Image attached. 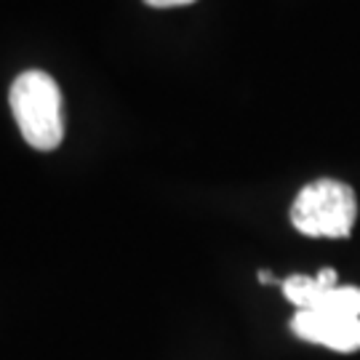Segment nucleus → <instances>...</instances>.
Instances as JSON below:
<instances>
[{
  "instance_id": "nucleus-2",
  "label": "nucleus",
  "mask_w": 360,
  "mask_h": 360,
  "mask_svg": "<svg viewBox=\"0 0 360 360\" xmlns=\"http://www.w3.org/2000/svg\"><path fill=\"white\" fill-rule=\"evenodd\" d=\"M358 219L352 187L336 179H318L302 187L291 203V224L309 238H349Z\"/></svg>"
},
{
  "instance_id": "nucleus-5",
  "label": "nucleus",
  "mask_w": 360,
  "mask_h": 360,
  "mask_svg": "<svg viewBox=\"0 0 360 360\" xmlns=\"http://www.w3.org/2000/svg\"><path fill=\"white\" fill-rule=\"evenodd\" d=\"M315 309L318 312H334V315L360 318V288H355V285H336L331 291H323Z\"/></svg>"
},
{
  "instance_id": "nucleus-4",
  "label": "nucleus",
  "mask_w": 360,
  "mask_h": 360,
  "mask_svg": "<svg viewBox=\"0 0 360 360\" xmlns=\"http://www.w3.org/2000/svg\"><path fill=\"white\" fill-rule=\"evenodd\" d=\"M281 288H283L285 299L294 307H299V312L302 309H315L323 291H328V288H323L318 283V278H309V275H291V278H285L283 283H281Z\"/></svg>"
},
{
  "instance_id": "nucleus-3",
  "label": "nucleus",
  "mask_w": 360,
  "mask_h": 360,
  "mask_svg": "<svg viewBox=\"0 0 360 360\" xmlns=\"http://www.w3.org/2000/svg\"><path fill=\"white\" fill-rule=\"evenodd\" d=\"M291 328L299 339L312 342V345H323V347L336 349V352H358L360 349V318L302 309L294 315Z\"/></svg>"
},
{
  "instance_id": "nucleus-6",
  "label": "nucleus",
  "mask_w": 360,
  "mask_h": 360,
  "mask_svg": "<svg viewBox=\"0 0 360 360\" xmlns=\"http://www.w3.org/2000/svg\"><path fill=\"white\" fill-rule=\"evenodd\" d=\"M144 3L153 8H179V6H190L195 0H144Z\"/></svg>"
},
{
  "instance_id": "nucleus-7",
  "label": "nucleus",
  "mask_w": 360,
  "mask_h": 360,
  "mask_svg": "<svg viewBox=\"0 0 360 360\" xmlns=\"http://www.w3.org/2000/svg\"><path fill=\"white\" fill-rule=\"evenodd\" d=\"M259 281L262 283H275V278H272L270 272H259Z\"/></svg>"
},
{
  "instance_id": "nucleus-1",
  "label": "nucleus",
  "mask_w": 360,
  "mask_h": 360,
  "mask_svg": "<svg viewBox=\"0 0 360 360\" xmlns=\"http://www.w3.org/2000/svg\"><path fill=\"white\" fill-rule=\"evenodd\" d=\"M8 102L16 126L32 150L51 153L65 139V112L62 89L49 72L27 70L13 77Z\"/></svg>"
}]
</instances>
